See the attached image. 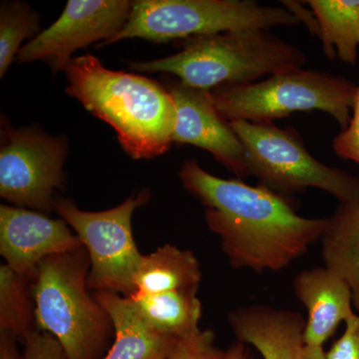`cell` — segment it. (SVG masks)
<instances>
[{
	"mask_svg": "<svg viewBox=\"0 0 359 359\" xmlns=\"http://www.w3.org/2000/svg\"><path fill=\"white\" fill-rule=\"evenodd\" d=\"M358 89V84L346 77L301 67L263 81L217 87L210 95L229 122L273 123L294 112L321 111L342 131L351 122Z\"/></svg>",
	"mask_w": 359,
	"mask_h": 359,
	"instance_id": "5",
	"label": "cell"
},
{
	"mask_svg": "<svg viewBox=\"0 0 359 359\" xmlns=\"http://www.w3.org/2000/svg\"><path fill=\"white\" fill-rule=\"evenodd\" d=\"M180 181L205 207L208 229L218 236L231 268L278 271L321 240L327 218L299 216L289 198L241 179L208 173L196 160L183 163Z\"/></svg>",
	"mask_w": 359,
	"mask_h": 359,
	"instance_id": "1",
	"label": "cell"
},
{
	"mask_svg": "<svg viewBox=\"0 0 359 359\" xmlns=\"http://www.w3.org/2000/svg\"><path fill=\"white\" fill-rule=\"evenodd\" d=\"M332 150L341 159L359 165V84L351 122L334 137Z\"/></svg>",
	"mask_w": 359,
	"mask_h": 359,
	"instance_id": "23",
	"label": "cell"
},
{
	"mask_svg": "<svg viewBox=\"0 0 359 359\" xmlns=\"http://www.w3.org/2000/svg\"><path fill=\"white\" fill-rule=\"evenodd\" d=\"M321 237V257L327 268L351 285L359 313V201L339 204Z\"/></svg>",
	"mask_w": 359,
	"mask_h": 359,
	"instance_id": "18",
	"label": "cell"
},
{
	"mask_svg": "<svg viewBox=\"0 0 359 359\" xmlns=\"http://www.w3.org/2000/svg\"><path fill=\"white\" fill-rule=\"evenodd\" d=\"M18 339L15 335L0 332V359H22L18 348Z\"/></svg>",
	"mask_w": 359,
	"mask_h": 359,
	"instance_id": "27",
	"label": "cell"
},
{
	"mask_svg": "<svg viewBox=\"0 0 359 359\" xmlns=\"http://www.w3.org/2000/svg\"><path fill=\"white\" fill-rule=\"evenodd\" d=\"M226 320L238 341L264 359H299L306 323L302 314L259 304L233 309Z\"/></svg>",
	"mask_w": 359,
	"mask_h": 359,
	"instance_id": "14",
	"label": "cell"
},
{
	"mask_svg": "<svg viewBox=\"0 0 359 359\" xmlns=\"http://www.w3.org/2000/svg\"><path fill=\"white\" fill-rule=\"evenodd\" d=\"M223 359H252L249 347L243 342H233L226 351H224Z\"/></svg>",
	"mask_w": 359,
	"mask_h": 359,
	"instance_id": "28",
	"label": "cell"
},
{
	"mask_svg": "<svg viewBox=\"0 0 359 359\" xmlns=\"http://www.w3.org/2000/svg\"><path fill=\"white\" fill-rule=\"evenodd\" d=\"M224 351L216 346V335L211 330L179 339L166 359H223Z\"/></svg>",
	"mask_w": 359,
	"mask_h": 359,
	"instance_id": "22",
	"label": "cell"
},
{
	"mask_svg": "<svg viewBox=\"0 0 359 359\" xmlns=\"http://www.w3.org/2000/svg\"><path fill=\"white\" fill-rule=\"evenodd\" d=\"M36 330L32 283L6 264L0 266V332H11L18 341Z\"/></svg>",
	"mask_w": 359,
	"mask_h": 359,
	"instance_id": "20",
	"label": "cell"
},
{
	"mask_svg": "<svg viewBox=\"0 0 359 359\" xmlns=\"http://www.w3.org/2000/svg\"><path fill=\"white\" fill-rule=\"evenodd\" d=\"M320 25L323 53L334 60L355 65L359 60V0H309Z\"/></svg>",
	"mask_w": 359,
	"mask_h": 359,
	"instance_id": "19",
	"label": "cell"
},
{
	"mask_svg": "<svg viewBox=\"0 0 359 359\" xmlns=\"http://www.w3.org/2000/svg\"><path fill=\"white\" fill-rule=\"evenodd\" d=\"M128 0H70L57 20L22 46L20 63L43 61L52 72L66 71L80 48L116 36L131 13Z\"/></svg>",
	"mask_w": 359,
	"mask_h": 359,
	"instance_id": "10",
	"label": "cell"
},
{
	"mask_svg": "<svg viewBox=\"0 0 359 359\" xmlns=\"http://www.w3.org/2000/svg\"><path fill=\"white\" fill-rule=\"evenodd\" d=\"M201 280L200 262L194 252L166 244L144 256L135 278V294H153L173 290L198 292Z\"/></svg>",
	"mask_w": 359,
	"mask_h": 359,
	"instance_id": "17",
	"label": "cell"
},
{
	"mask_svg": "<svg viewBox=\"0 0 359 359\" xmlns=\"http://www.w3.org/2000/svg\"><path fill=\"white\" fill-rule=\"evenodd\" d=\"M327 359H359V313L346 321V330L327 351Z\"/></svg>",
	"mask_w": 359,
	"mask_h": 359,
	"instance_id": "25",
	"label": "cell"
},
{
	"mask_svg": "<svg viewBox=\"0 0 359 359\" xmlns=\"http://www.w3.org/2000/svg\"><path fill=\"white\" fill-rule=\"evenodd\" d=\"M83 247L65 219L15 205H0V255L9 268L32 283L45 259Z\"/></svg>",
	"mask_w": 359,
	"mask_h": 359,
	"instance_id": "12",
	"label": "cell"
},
{
	"mask_svg": "<svg viewBox=\"0 0 359 359\" xmlns=\"http://www.w3.org/2000/svg\"><path fill=\"white\" fill-rule=\"evenodd\" d=\"M292 289L308 311L304 332L306 346H323L340 323L355 314L351 285L325 266L299 271L294 276Z\"/></svg>",
	"mask_w": 359,
	"mask_h": 359,
	"instance_id": "13",
	"label": "cell"
},
{
	"mask_svg": "<svg viewBox=\"0 0 359 359\" xmlns=\"http://www.w3.org/2000/svg\"><path fill=\"white\" fill-rule=\"evenodd\" d=\"M114 325L112 346L102 359H166L179 339L160 334L141 320L127 297L112 292H93Z\"/></svg>",
	"mask_w": 359,
	"mask_h": 359,
	"instance_id": "15",
	"label": "cell"
},
{
	"mask_svg": "<svg viewBox=\"0 0 359 359\" xmlns=\"http://www.w3.org/2000/svg\"><path fill=\"white\" fill-rule=\"evenodd\" d=\"M167 90L176 108L173 143L204 149L238 179L249 178L242 142L217 109L210 91L174 79Z\"/></svg>",
	"mask_w": 359,
	"mask_h": 359,
	"instance_id": "11",
	"label": "cell"
},
{
	"mask_svg": "<svg viewBox=\"0 0 359 359\" xmlns=\"http://www.w3.org/2000/svg\"><path fill=\"white\" fill-rule=\"evenodd\" d=\"M68 143L35 128L2 123L0 196L15 207L43 214L55 210L56 191L65 187Z\"/></svg>",
	"mask_w": 359,
	"mask_h": 359,
	"instance_id": "9",
	"label": "cell"
},
{
	"mask_svg": "<svg viewBox=\"0 0 359 359\" xmlns=\"http://www.w3.org/2000/svg\"><path fill=\"white\" fill-rule=\"evenodd\" d=\"M144 189L122 204L101 212L79 209L71 199H57L55 211L76 233L88 252V287L127 297L136 292L135 278L144 255L137 248L132 231L134 212L150 200Z\"/></svg>",
	"mask_w": 359,
	"mask_h": 359,
	"instance_id": "8",
	"label": "cell"
},
{
	"mask_svg": "<svg viewBox=\"0 0 359 359\" xmlns=\"http://www.w3.org/2000/svg\"><path fill=\"white\" fill-rule=\"evenodd\" d=\"M230 124L245 149L248 173L259 185L285 197L314 188L340 204L358 202V177L316 160L294 129L242 120Z\"/></svg>",
	"mask_w": 359,
	"mask_h": 359,
	"instance_id": "7",
	"label": "cell"
},
{
	"mask_svg": "<svg viewBox=\"0 0 359 359\" xmlns=\"http://www.w3.org/2000/svg\"><path fill=\"white\" fill-rule=\"evenodd\" d=\"M89 271L83 247L45 259L32 283L36 330L55 337L66 359H102L114 340L109 313L89 292Z\"/></svg>",
	"mask_w": 359,
	"mask_h": 359,
	"instance_id": "4",
	"label": "cell"
},
{
	"mask_svg": "<svg viewBox=\"0 0 359 359\" xmlns=\"http://www.w3.org/2000/svg\"><path fill=\"white\" fill-rule=\"evenodd\" d=\"M65 72L66 93L109 124L130 157L151 159L171 147L176 108L164 86L141 75L108 69L91 54L72 59Z\"/></svg>",
	"mask_w": 359,
	"mask_h": 359,
	"instance_id": "2",
	"label": "cell"
},
{
	"mask_svg": "<svg viewBox=\"0 0 359 359\" xmlns=\"http://www.w3.org/2000/svg\"><path fill=\"white\" fill-rule=\"evenodd\" d=\"M22 359H66L65 351L55 337L35 330L23 342Z\"/></svg>",
	"mask_w": 359,
	"mask_h": 359,
	"instance_id": "24",
	"label": "cell"
},
{
	"mask_svg": "<svg viewBox=\"0 0 359 359\" xmlns=\"http://www.w3.org/2000/svg\"><path fill=\"white\" fill-rule=\"evenodd\" d=\"M39 30V18L27 4L4 2L0 11V77L18 57L21 44L35 36ZM37 36V35H36Z\"/></svg>",
	"mask_w": 359,
	"mask_h": 359,
	"instance_id": "21",
	"label": "cell"
},
{
	"mask_svg": "<svg viewBox=\"0 0 359 359\" xmlns=\"http://www.w3.org/2000/svg\"><path fill=\"white\" fill-rule=\"evenodd\" d=\"M282 4L285 9H287L290 13L294 14L295 18L299 20V23L302 22L306 25L311 34L320 37V25H318V21L316 20L313 11H309V9H306L302 2L287 1V0H285V1H282Z\"/></svg>",
	"mask_w": 359,
	"mask_h": 359,
	"instance_id": "26",
	"label": "cell"
},
{
	"mask_svg": "<svg viewBox=\"0 0 359 359\" xmlns=\"http://www.w3.org/2000/svg\"><path fill=\"white\" fill-rule=\"evenodd\" d=\"M299 359H327V351L323 346H311L304 344Z\"/></svg>",
	"mask_w": 359,
	"mask_h": 359,
	"instance_id": "29",
	"label": "cell"
},
{
	"mask_svg": "<svg viewBox=\"0 0 359 359\" xmlns=\"http://www.w3.org/2000/svg\"><path fill=\"white\" fill-rule=\"evenodd\" d=\"M197 292L173 290L127 297L135 313L160 334L181 339L198 334L202 304Z\"/></svg>",
	"mask_w": 359,
	"mask_h": 359,
	"instance_id": "16",
	"label": "cell"
},
{
	"mask_svg": "<svg viewBox=\"0 0 359 359\" xmlns=\"http://www.w3.org/2000/svg\"><path fill=\"white\" fill-rule=\"evenodd\" d=\"M299 23L285 7L262 6L254 0H137L121 32L103 45L129 39L163 43L233 30L268 32Z\"/></svg>",
	"mask_w": 359,
	"mask_h": 359,
	"instance_id": "6",
	"label": "cell"
},
{
	"mask_svg": "<svg viewBox=\"0 0 359 359\" xmlns=\"http://www.w3.org/2000/svg\"><path fill=\"white\" fill-rule=\"evenodd\" d=\"M176 43L179 51L174 55L130 62L129 69L169 73L188 86L211 91L224 85L252 83L306 62L301 49L266 30L198 35Z\"/></svg>",
	"mask_w": 359,
	"mask_h": 359,
	"instance_id": "3",
	"label": "cell"
}]
</instances>
